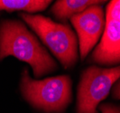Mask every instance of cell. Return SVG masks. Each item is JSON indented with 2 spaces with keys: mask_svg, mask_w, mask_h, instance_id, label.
Wrapping results in <instances>:
<instances>
[{
  "mask_svg": "<svg viewBox=\"0 0 120 113\" xmlns=\"http://www.w3.org/2000/svg\"><path fill=\"white\" fill-rule=\"evenodd\" d=\"M14 56L27 62L36 79L57 70L58 64L25 24L17 20L0 22V61Z\"/></svg>",
  "mask_w": 120,
  "mask_h": 113,
  "instance_id": "6da1fadb",
  "label": "cell"
},
{
  "mask_svg": "<svg viewBox=\"0 0 120 113\" xmlns=\"http://www.w3.org/2000/svg\"><path fill=\"white\" fill-rule=\"evenodd\" d=\"M20 89L25 101L45 113H63L72 101V81L69 75L35 80L24 69Z\"/></svg>",
  "mask_w": 120,
  "mask_h": 113,
  "instance_id": "7a4b0ae2",
  "label": "cell"
},
{
  "mask_svg": "<svg viewBox=\"0 0 120 113\" xmlns=\"http://www.w3.org/2000/svg\"><path fill=\"white\" fill-rule=\"evenodd\" d=\"M22 19L40 37L52 54L65 69H71L78 62V40L71 27L59 24L41 15L23 13Z\"/></svg>",
  "mask_w": 120,
  "mask_h": 113,
  "instance_id": "3957f363",
  "label": "cell"
},
{
  "mask_svg": "<svg viewBox=\"0 0 120 113\" xmlns=\"http://www.w3.org/2000/svg\"><path fill=\"white\" fill-rule=\"evenodd\" d=\"M120 79V65L111 68L90 66L82 71L78 86L77 113H98L100 101Z\"/></svg>",
  "mask_w": 120,
  "mask_h": 113,
  "instance_id": "277c9868",
  "label": "cell"
},
{
  "mask_svg": "<svg viewBox=\"0 0 120 113\" xmlns=\"http://www.w3.org/2000/svg\"><path fill=\"white\" fill-rule=\"evenodd\" d=\"M105 29L90 62L99 65L120 64V0H112L106 8Z\"/></svg>",
  "mask_w": 120,
  "mask_h": 113,
  "instance_id": "5b68a950",
  "label": "cell"
},
{
  "mask_svg": "<svg viewBox=\"0 0 120 113\" xmlns=\"http://www.w3.org/2000/svg\"><path fill=\"white\" fill-rule=\"evenodd\" d=\"M77 32L80 59L84 60L100 39L105 29V13L101 5H94L71 18Z\"/></svg>",
  "mask_w": 120,
  "mask_h": 113,
  "instance_id": "8992f818",
  "label": "cell"
},
{
  "mask_svg": "<svg viewBox=\"0 0 120 113\" xmlns=\"http://www.w3.org/2000/svg\"><path fill=\"white\" fill-rule=\"evenodd\" d=\"M106 1L96 0H60L54 3L51 13L59 21H66L72 16L85 11L87 8L94 5H103Z\"/></svg>",
  "mask_w": 120,
  "mask_h": 113,
  "instance_id": "52a82bcc",
  "label": "cell"
},
{
  "mask_svg": "<svg viewBox=\"0 0 120 113\" xmlns=\"http://www.w3.org/2000/svg\"><path fill=\"white\" fill-rule=\"evenodd\" d=\"M51 3L46 0H0V11H23L33 15L45 10Z\"/></svg>",
  "mask_w": 120,
  "mask_h": 113,
  "instance_id": "ba28073f",
  "label": "cell"
},
{
  "mask_svg": "<svg viewBox=\"0 0 120 113\" xmlns=\"http://www.w3.org/2000/svg\"><path fill=\"white\" fill-rule=\"evenodd\" d=\"M101 113H120V106L111 103H103L98 105Z\"/></svg>",
  "mask_w": 120,
  "mask_h": 113,
  "instance_id": "9c48e42d",
  "label": "cell"
},
{
  "mask_svg": "<svg viewBox=\"0 0 120 113\" xmlns=\"http://www.w3.org/2000/svg\"><path fill=\"white\" fill-rule=\"evenodd\" d=\"M112 96L114 99L120 100V79L114 84L112 87Z\"/></svg>",
  "mask_w": 120,
  "mask_h": 113,
  "instance_id": "30bf717a",
  "label": "cell"
}]
</instances>
